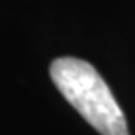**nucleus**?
Returning a JSON list of instances; mask_svg holds the SVG:
<instances>
[{
    "label": "nucleus",
    "mask_w": 135,
    "mask_h": 135,
    "mask_svg": "<svg viewBox=\"0 0 135 135\" xmlns=\"http://www.w3.org/2000/svg\"><path fill=\"white\" fill-rule=\"evenodd\" d=\"M49 73L66 101L99 135H129L120 105L92 64L73 56H60L51 62Z\"/></svg>",
    "instance_id": "nucleus-1"
}]
</instances>
